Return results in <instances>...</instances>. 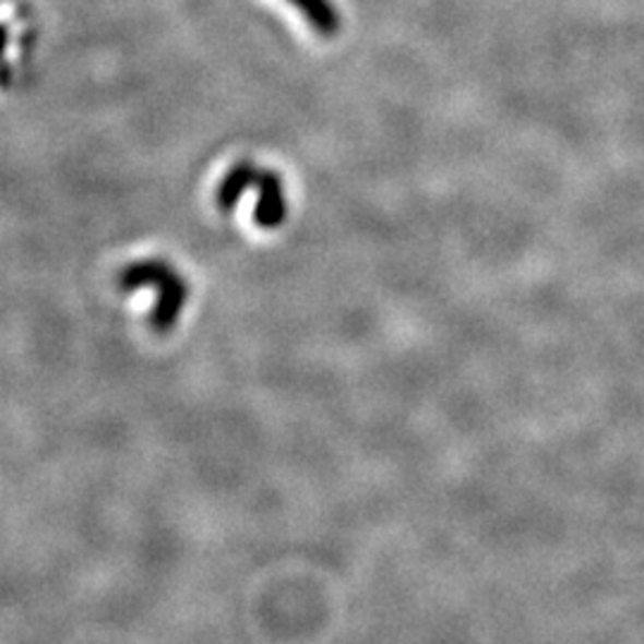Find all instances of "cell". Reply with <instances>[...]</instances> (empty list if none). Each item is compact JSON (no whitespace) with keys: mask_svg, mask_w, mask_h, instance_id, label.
I'll use <instances>...</instances> for the list:
<instances>
[{"mask_svg":"<svg viewBox=\"0 0 644 644\" xmlns=\"http://www.w3.org/2000/svg\"><path fill=\"white\" fill-rule=\"evenodd\" d=\"M258 201L253 208V220L263 229H277L287 217V199L285 184L275 170H263L255 182Z\"/></svg>","mask_w":644,"mask_h":644,"instance_id":"cell-1","label":"cell"},{"mask_svg":"<svg viewBox=\"0 0 644 644\" xmlns=\"http://www.w3.org/2000/svg\"><path fill=\"white\" fill-rule=\"evenodd\" d=\"M258 177H261V170H258L251 160H239L237 165H231L227 175L223 177L220 187H217L215 191L217 208H220L223 213L235 211L243 193H247L251 187H255Z\"/></svg>","mask_w":644,"mask_h":644,"instance_id":"cell-2","label":"cell"},{"mask_svg":"<svg viewBox=\"0 0 644 644\" xmlns=\"http://www.w3.org/2000/svg\"><path fill=\"white\" fill-rule=\"evenodd\" d=\"M187 301V285L182 282L177 273L172 277H167L163 285H160V299L153 308V315L151 322L156 330H167L172 327L177 322L179 311H182V306Z\"/></svg>","mask_w":644,"mask_h":644,"instance_id":"cell-3","label":"cell"},{"mask_svg":"<svg viewBox=\"0 0 644 644\" xmlns=\"http://www.w3.org/2000/svg\"><path fill=\"white\" fill-rule=\"evenodd\" d=\"M289 3L301 12L308 24L315 29V34L325 38L339 34L342 17L332 0H289Z\"/></svg>","mask_w":644,"mask_h":644,"instance_id":"cell-4","label":"cell"},{"mask_svg":"<svg viewBox=\"0 0 644 644\" xmlns=\"http://www.w3.org/2000/svg\"><path fill=\"white\" fill-rule=\"evenodd\" d=\"M175 270L163 261H141L122 270L120 287L124 291H134L141 287H160L167 277H172Z\"/></svg>","mask_w":644,"mask_h":644,"instance_id":"cell-5","label":"cell"}]
</instances>
